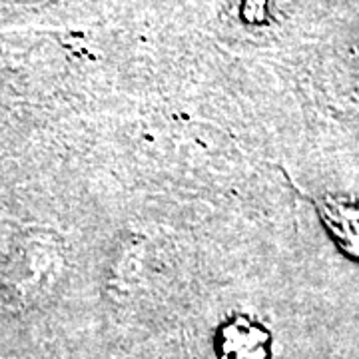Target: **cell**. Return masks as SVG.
<instances>
[{"label": "cell", "instance_id": "1", "mask_svg": "<svg viewBox=\"0 0 359 359\" xmlns=\"http://www.w3.org/2000/svg\"><path fill=\"white\" fill-rule=\"evenodd\" d=\"M309 202L318 210L321 222L341 252L359 262V196H309Z\"/></svg>", "mask_w": 359, "mask_h": 359}, {"label": "cell", "instance_id": "2", "mask_svg": "<svg viewBox=\"0 0 359 359\" xmlns=\"http://www.w3.org/2000/svg\"><path fill=\"white\" fill-rule=\"evenodd\" d=\"M219 359H269L271 358V335L250 318H233L219 327Z\"/></svg>", "mask_w": 359, "mask_h": 359}]
</instances>
